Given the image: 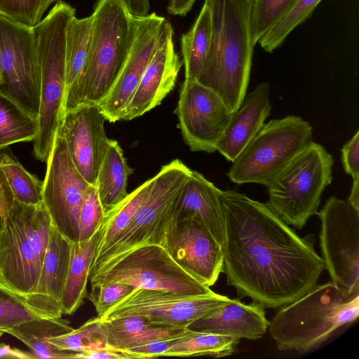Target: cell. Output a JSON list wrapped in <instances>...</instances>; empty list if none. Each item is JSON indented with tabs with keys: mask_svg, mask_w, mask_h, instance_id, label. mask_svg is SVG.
<instances>
[{
	"mask_svg": "<svg viewBox=\"0 0 359 359\" xmlns=\"http://www.w3.org/2000/svg\"><path fill=\"white\" fill-rule=\"evenodd\" d=\"M222 272L238 296L283 307L316 285L325 269L313 234L301 237L267 203L233 190L219 195Z\"/></svg>",
	"mask_w": 359,
	"mask_h": 359,
	"instance_id": "obj_1",
	"label": "cell"
},
{
	"mask_svg": "<svg viewBox=\"0 0 359 359\" xmlns=\"http://www.w3.org/2000/svg\"><path fill=\"white\" fill-rule=\"evenodd\" d=\"M212 13V37L198 81L214 90L231 113L246 95L254 45L250 32L252 0H205Z\"/></svg>",
	"mask_w": 359,
	"mask_h": 359,
	"instance_id": "obj_2",
	"label": "cell"
},
{
	"mask_svg": "<svg viewBox=\"0 0 359 359\" xmlns=\"http://www.w3.org/2000/svg\"><path fill=\"white\" fill-rule=\"evenodd\" d=\"M359 316V293L348 294L331 280L316 285L295 301L280 307L269 323L280 351L307 353L325 342Z\"/></svg>",
	"mask_w": 359,
	"mask_h": 359,
	"instance_id": "obj_3",
	"label": "cell"
},
{
	"mask_svg": "<svg viewBox=\"0 0 359 359\" xmlns=\"http://www.w3.org/2000/svg\"><path fill=\"white\" fill-rule=\"evenodd\" d=\"M75 15L74 8L59 0L33 27L40 69L39 130L33 149L42 162L48 159L65 113L66 33Z\"/></svg>",
	"mask_w": 359,
	"mask_h": 359,
	"instance_id": "obj_4",
	"label": "cell"
},
{
	"mask_svg": "<svg viewBox=\"0 0 359 359\" xmlns=\"http://www.w3.org/2000/svg\"><path fill=\"white\" fill-rule=\"evenodd\" d=\"M91 15L90 43L77 107L98 104L107 95L126 61L138 24L126 0H97Z\"/></svg>",
	"mask_w": 359,
	"mask_h": 359,
	"instance_id": "obj_5",
	"label": "cell"
},
{
	"mask_svg": "<svg viewBox=\"0 0 359 359\" xmlns=\"http://www.w3.org/2000/svg\"><path fill=\"white\" fill-rule=\"evenodd\" d=\"M191 172L180 159L162 166L153 177V186L144 202L130 222L94 257L90 271L142 245H158L166 248Z\"/></svg>",
	"mask_w": 359,
	"mask_h": 359,
	"instance_id": "obj_6",
	"label": "cell"
},
{
	"mask_svg": "<svg viewBox=\"0 0 359 359\" xmlns=\"http://www.w3.org/2000/svg\"><path fill=\"white\" fill-rule=\"evenodd\" d=\"M52 222L43 205L14 201L0 236V284L25 298L34 289Z\"/></svg>",
	"mask_w": 359,
	"mask_h": 359,
	"instance_id": "obj_7",
	"label": "cell"
},
{
	"mask_svg": "<svg viewBox=\"0 0 359 359\" xmlns=\"http://www.w3.org/2000/svg\"><path fill=\"white\" fill-rule=\"evenodd\" d=\"M334 160L311 141L267 187L269 207L288 225L302 229L318 215L325 189L332 181Z\"/></svg>",
	"mask_w": 359,
	"mask_h": 359,
	"instance_id": "obj_8",
	"label": "cell"
},
{
	"mask_svg": "<svg viewBox=\"0 0 359 359\" xmlns=\"http://www.w3.org/2000/svg\"><path fill=\"white\" fill-rule=\"evenodd\" d=\"M313 128L301 117L289 115L264 123L232 163L227 176L236 184L268 187L312 141Z\"/></svg>",
	"mask_w": 359,
	"mask_h": 359,
	"instance_id": "obj_9",
	"label": "cell"
},
{
	"mask_svg": "<svg viewBox=\"0 0 359 359\" xmlns=\"http://www.w3.org/2000/svg\"><path fill=\"white\" fill-rule=\"evenodd\" d=\"M91 286L113 283L136 288L168 290L188 295L214 293L184 271L168 250L158 245L134 248L118 259L90 271Z\"/></svg>",
	"mask_w": 359,
	"mask_h": 359,
	"instance_id": "obj_10",
	"label": "cell"
},
{
	"mask_svg": "<svg viewBox=\"0 0 359 359\" xmlns=\"http://www.w3.org/2000/svg\"><path fill=\"white\" fill-rule=\"evenodd\" d=\"M0 93L33 116L40 106V69L33 27L0 15Z\"/></svg>",
	"mask_w": 359,
	"mask_h": 359,
	"instance_id": "obj_11",
	"label": "cell"
},
{
	"mask_svg": "<svg viewBox=\"0 0 359 359\" xmlns=\"http://www.w3.org/2000/svg\"><path fill=\"white\" fill-rule=\"evenodd\" d=\"M318 215L325 269L347 293H359V211L332 196Z\"/></svg>",
	"mask_w": 359,
	"mask_h": 359,
	"instance_id": "obj_12",
	"label": "cell"
},
{
	"mask_svg": "<svg viewBox=\"0 0 359 359\" xmlns=\"http://www.w3.org/2000/svg\"><path fill=\"white\" fill-rule=\"evenodd\" d=\"M230 299L215 292L188 295L168 290L136 288L100 319L139 316L154 325L187 327Z\"/></svg>",
	"mask_w": 359,
	"mask_h": 359,
	"instance_id": "obj_13",
	"label": "cell"
},
{
	"mask_svg": "<svg viewBox=\"0 0 359 359\" xmlns=\"http://www.w3.org/2000/svg\"><path fill=\"white\" fill-rule=\"evenodd\" d=\"M46 163L43 205L56 229L70 242H77L79 210L85 191L90 184L73 163L59 128Z\"/></svg>",
	"mask_w": 359,
	"mask_h": 359,
	"instance_id": "obj_14",
	"label": "cell"
},
{
	"mask_svg": "<svg viewBox=\"0 0 359 359\" xmlns=\"http://www.w3.org/2000/svg\"><path fill=\"white\" fill-rule=\"evenodd\" d=\"M175 112L189 149L208 153L217 151L233 114L214 90L195 79H184Z\"/></svg>",
	"mask_w": 359,
	"mask_h": 359,
	"instance_id": "obj_15",
	"label": "cell"
},
{
	"mask_svg": "<svg viewBox=\"0 0 359 359\" xmlns=\"http://www.w3.org/2000/svg\"><path fill=\"white\" fill-rule=\"evenodd\" d=\"M165 18L156 13L138 17L135 39L111 89L97 104L106 121H121L158 46Z\"/></svg>",
	"mask_w": 359,
	"mask_h": 359,
	"instance_id": "obj_16",
	"label": "cell"
},
{
	"mask_svg": "<svg viewBox=\"0 0 359 359\" xmlns=\"http://www.w3.org/2000/svg\"><path fill=\"white\" fill-rule=\"evenodd\" d=\"M105 121L97 104H81L65 111L59 127L73 163L90 185L95 184L109 142Z\"/></svg>",
	"mask_w": 359,
	"mask_h": 359,
	"instance_id": "obj_17",
	"label": "cell"
},
{
	"mask_svg": "<svg viewBox=\"0 0 359 359\" xmlns=\"http://www.w3.org/2000/svg\"><path fill=\"white\" fill-rule=\"evenodd\" d=\"M166 249L178 265L209 287L222 272V246L198 219H178L170 233Z\"/></svg>",
	"mask_w": 359,
	"mask_h": 359,
	"instance_id": "obj_18",
	"label": "cell"
},
{
	"mask_svg": "<svg viewBox=\"0 0 359 359\" xmlns=\"http://www.w3.org/2000/svg\"><path fill=\"white\" fill-rule=\"evenodd\" d=\"M173 34L170 23L165 19L156 50L121 120L142 116L159 105L174 88L182 62L175 50Z\"/></svg>",
	"mask_w": 359,
	"mask_h": 359,
	"instance_id": "obj_19",
	"label": "cell"
},
{
	"mask_svg": "<svg viewBox=\"0 0 359 359\" xmlns=\"http://www.w3.org/2000/svg\"><path fill=\"white\" fill-rule=\"evenodd\" d=\"M71 243L52 224L47 250L37 283L25 299L42 316L62 317L61 297L70 257Z\"/></svg>",
	"mask_w": 359,
	"mask_h": 359,
	"instance_id": "obj_20",
	"label": "cell"
},
{
	"mask_svg": "<svg viewBox=\"0 0 359 359\" xmlns=\"http://www.w3.org/2000/svg\"><path fill=\"white\" fill-rule=\"evenodd\" d=\"M269 323L261 304L255 302L246 304L238 299H233L196 320L187 328L239 339L255 340L265 334Z\"/></svg>",
	"mask_w": 359,
	"mask_h": 359,
	"instance_id": "obj_21",
	"label": "cell"
},
{
	"mask_svg": "<svg viewBox=\"0 0 359 359\" xmlns=\"http://www.w3.org/2000/svg\"><path fill=\"white\" fill-rule=\"evenodd\" d=\"M270 86L262 82L246 94L239 108L234 111L219 140L217 151L233 163L265 123L270 115Z\"/></svg>",
	"mask_w": 359,
	"mask_h": 359,
	"instance_id": "obj_22",
	"label": "cell"
},
{
	"mask_svg": "<svg viewBox=\"0 0 359 359\" xmlns=\"http://www.w3.org/2000/svg\"><path fill=\"white\" fill-rule=\"evenodd\" d=\"M220 192L221 190L202 174L191 170L179 202L177 220L198 219L222 246L224 229Z\"/></svg>",
	"mask_w": 359,
	"mask_h": 359,
	"instance_id": "obj_23",
	"label": "cell"
},
{
	"mask_svg": "<svg viewBox=\"0 0 359 359\" xmlns=\"http://www.w3.org/2000/svg\"><path fill=\"white\" fill-rule=\"evenodd\" d=\"M99 326L108 346L123 351L154 341L179 337L189 330L187 327L151 324L139 316L100 319Z\"/></svg>",
	"mask_w": 359,
	"mask_h": 359,
	"instance_id": "obj_24",
	"label": "cell"
},
{
	"mask_svg": "<svg viewBox=\"0 0 359 359\" xmlns=\"http://www.w3.org/2000/svg\"><path fill=\"white\" fill-rule=\"evenodd\" d=\"M93 16L69 20L66 33L65 112L77 107V95L86 67L92 33ZM65 114V113H64Z\"/></svg>",
	"mask_w": 359,
	"mask_h": 359,
	"instance_id": "obj_25",
	"label": "cell"
},
{
	"mask_svg": "<svg viewBox=\"0 0 359 359\" xmlns=\"http://www.w3.org/2000/svg\"><path fill=\"white\" fill-rule=\"evenodd\" d=\"M74 328L66 319L40 318L21 323L6 333L13 335L27 346L38 358L74 359L79 358V353L60 350L46 341V339L62 335Z\"/></svg>",
	"mask_w": 359,
	"mask_h": 359,
	"instance_id": "obj_26",
	"label": "cell"
},
{
	"mask_svg": "<svg viewBox=\"0 0 359 359\" xmlns=\"http://www.w3.org/2000/svg\"><path fill=\"white\" fill-rule=\"evenodd\" d=\"M98 231L90 238L71 243L66 280L61 297L63 314L74 313L87 297V283L97 246Z\"/></svg>",
	"mask_w": 359,
	"mask_h": 359,
	"instance_id": "obj_27",
	"label": "cell"
},
{
	"mask_svg": "<svg viewBox=\"0 0 359 359\" xmlns=\"http://www.w3.org/2000/svg\"><path fill=\"white\" fill-rule=\"evenodd\" d=\"M132 173L118 142L109 140L95 184L105 214L128 196V180Z\"/></svg>",
	"mask_w": 359,
	"mask_h": 359,
	"instance_id": "obj_28",
	"label": "cell"
},
{
	"mask_svg": "<svg viewBox=\"0 0 359 359\" xmlns=\"http://www.w3.org/2000/svg\"><path fill=\"white\" fill-rule=\"evenodd\" d=\"M211 37L212 13L210 6L204 1L195 22L181 37L185 79H199L206 62Z\"/></svg>",
	"mask_w": 359,
	"mask_h": 359,
	"instance_id": "obj_29",
	"label": "cell"
},
{
	"mask_svg": "<svg viewBox=\"0 0 359 359\" xmlns=\"http://www.w3.org/2000/svg\"><path fill=\"white\" fill-rule=\"evenodd\" d=\"M38 130L36 117L0 93V150L15 143L33 141Z\"/></svg>",
	"mask_w": 359,
	"mask_h": 359,
	"instance_id": "obj_30",
	"label": "cell"
},
{
	"mask_svg": "<svg viewBox=\"0 0 359 359\" xmlns=\"http://www.w3.org/2000/svg\"><path fill=\"white\" fill-rule=\"evenodd\" d=\"M239 339L189 329L165 353V356L208 355L215 358L232 354Z\"/></svg>",
	"mask_w": 359,
	"mask_h": 359,
	"instance_id": "obj_31",
	"label": "cell"
},
{
	"mask_svg": "<svg viewBox=\"0 0 359 359\" xmlns=\"http://www.w3.org/2000/svg\"><path fill=\"white\" fill-rule=\"evenodd\" d=\"M153 182V177L145 181L105 214L98 231L95 256L130 222L149 194Z\"/></svg>",
	"mask_w": 359,
	"mask_h": 359,
	"instance_id": "obj_32",
	"label": "cell"
},
{
	"mask_svg": "<svg viewBox=\"0 0 359 359\" xmlns=\"http://www.w3.org/2000/svg\"><path fill=\"white\" fill-rule=\"evenodd\" d=\"M5 149L0 150V165L15 201L29 205L43 203V182L29 173L13 153Z\"/></svg>",
	"mask_w": 359,
	"mask_h": 359,
	"instance_id": "obj_33",
	"label": "cell"
},
{
	"mask_svg": "<svg viewBox=\"0 0 359 359\" xmlns=\"http://www.w3.org/2000/svg\"><path fill=\"white\" fill-rule=\"evenodd\" d=\"M322 0H297L288 12L258 41L266 52L271 53L282 45L290 33L313 13Z\"/></svg>",
	"mask_w": 359,
	"mask_h": 359,
	"instance_id": "obj_34",
	"label": "cell"
},
{
	"mask_svg": "<svg viewBox=\"0 0 359 359\" xmlns=\"http://www.w3.org/2000/svg\"><path fill=\"white\" fill-rule=\"evenodd\" d=\"M98 317L91 318L77 329L46 339L60 350L86 353L110 348L99 326Z\"/></svg>",
	"mask_w": 359,
	"mask_h": 359,
	"instance_id": "obj_35",
	"label": "cell"
},
{
	"mask_svg": "<svg viewBox=\"0 0 359 359\" xmlns=\"http://www.w3.org/2000/svg\"><path fill=\"white\" fill-rule=\"evenodd\" d=\"M297 0H252L250 32L254 46L291 8Z\"/></svg>",
	"mask_w": 359,
	"mask_h": 359,
	"instance_id": "obj_36",
	"label": "cell"
},
{
	"mask_svg": "<svg viewBox=\"0 0 359 359\" xmlns=\"http://www.w3.org/2000/svg\"><path fill=\"white\" fill-rule=\"evenodd\" d=\"M42 316L26 302L25 298L0 284V330L7 332L13 327Z\"/></svg>",
	"mask_w": 359,
	"mask_h": 359,
	"instance_id": "obj_37",
	"label": "cell"
},
{
	"mask_svg": "<svg viewBox=\"0 0 359 359\" xmlns=\"http://www.w3.org/2000/svg\"><path fill=\"white\" fill-rule=\"evenodd\" d=\"M59 0H0V15L17 23L34 27L44 13Z\"/></svg>",
	"mask_w": 359,
	"mask_h": 359,
	"instance_id": "obj_38",
	"label": "cell"
},
{
	"mask_svg": "<svg viewBox=\"0 0 359 359\" xmlns=\"http://www.w3.org/2000/svg\"><path fill=\"white\" fill-rule=\"evenodd\" d=\"M104 215L95 187L89 185L83 195L79 213V241L87 240L96 233Z\"/></svg>",
	"mask_w": 359,
	"mask_h": 359,
	"instance_id": "obj_39",
	"label": "cell"
},
{
	"mask_svg": "<svg viewBox=\"0 0 359 359\" xmlns=\"http://www.w3.org/2000/svg\"><path fill=\"white\" fill-rule=\"evenodd\" d=\"M135 287L130 285L113 283L91 286L88 298L93 304L100 318L113 306L128 296Z\"/></svg>",
	"mask_w": 359,
	"mask_h": 359,
	"instance_id": "obj_40",
	"label": "cell"
},
{
	"mask_svg": "<svg viewBox=\"0 0 359 359\" xmlns=\"http://www.w3.org/2000/svg\"><path fill=\"white\" fill-rule=\"evenodd\" d=\"M180 336L154 341L124 351L130 355L133 358H152L165 356L166 351L177 341Z\"/></svg>",
	"mask_w": 359,
	"mask_h": 359,
	"instance_id": "obj_41",
	"label": "cell"
},
{
	"mask_svg": "<svg viewBox=\"0 0 359 359\" xmlns=\"http://www.w3.org/2000/svg\"><path fill=\"white\" fill-rule=\"evenodd\" d=\"M341 154L346 173L352 178L359 176V130L344 145Z\"/></svg>",
	"mask_w": 359,
	"mask_h": 359,
	"instance_id": "obj_42",
	"label": "cell"
},
{
	"mask_svg": "<svg viewBox=\"0 0 359 359\" xmlns=\"http://www.w3.org/2000/svg\"><path fill=\"white\" fill-rule=\"evenodd\" d=\"M15 199L0 165V212L4 219L7 216Z\"/></svg>",
	"mask_w": 359,
	"mask_h": 359,
	"instance_id": "obj_43",
	"label": "cell"
},
{
	"mask_svg": "<svg viewBox=\"0 0 359 359\" xmlns=\"http://www.w3.org/2000/svg\"><path fill=\"white\" fill-rule=\"evenodd\" d=\"M79 358L86 359H126L133 358L128 353L107 348L94 351H89L86 353H80Z\"/></svg>",
	"mask_w": 359,
	"mask_h": 359,
	"instance_id": "obj_44",
	"label": "cell"
},
{
	"mask_svg": "<svg viewBox=\"0 0 359 359\" xmlns=\"http://www.w3.org/2000/svg\"><path fill=\"white\" fill-rule=\"evenodd\" d=\"M0 358L9 359H37L32 351H26L10 345L0 343Z\"/></svg>",
	"mask_w": 359,
	"mask_h": 359,
	"instance_id": "obj_45",
	"label": "cell"
},
{
	"mask_svg": "<svg viewBox=\"0 0 359 359\" xmlns=\"http://www.w3.org/2000/svg\"><path fill=\"white\" fill-rule=\"evenodd\" d=\"M196 0H168V12L173 15L185 16Z\"/></svg>",
	"mask_w": 359,
	"mask_h": 359,
	"instance_id": "obj_46",
	"label": "cell"
},
{
	"mask_svg": "<svg viewBox=\"0 0 359 359\" xmlns=\"http://www.w3.org/2000/svg\"><path fill=\"white\" fill-rule=\"evenodd\" d=\"M130 13L137 17H143L149 14V0H126Z\"/></svg>",
	"mask_w": 359,
	"mask_h": 359,
	"instance_id": "obj_47",
	"label": "cell"
},
{
	"mask_svg": "<svg viewBox=\"0 0 359 359\" xmlns=\"http://www.w3.org/2000/svg\"><path fill=\"white\" fill-rule=\"evenodd\" d=\"M347 202L359 211V176L353 178L352 188Z\"/></svg>",
	"mask_w": 359,
	"mask_h": 359,
	"instance_id": "obj_48",
	"label": "cell"
},
{
	"mask_svg": "<svg viewBox=\"0 0 359 359\" xmlns=\"http://www.w3.org/2000/svg\"><path fill=\"white\" fill-rule=\"evenodd\" d=\"M3 224H4V217H2V215L0 212V236H1V230H2Z\"/></svg>",
	"mask_w": 359,
	"mask_h": 359,
	"instance_id": "obj_49",
	"label": "cell"
},
{
	"mask_svg": "<svg viewBox=\"0 0 359 359\" xmlns=\"http://www.w3.org/2000/svg\"><path fill=\"white\" fill-rule=\"evenodd\" d=\"M4 332L3 331L0 330V338H1V337L4 334Z\"/></svg>",
	"mask_w": 359,
	"mask_h": 359,
	"instance_id": "obj_50",
	"label": "cell"
}]
</instances>
